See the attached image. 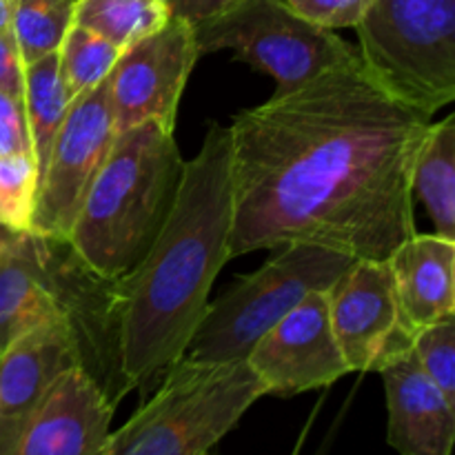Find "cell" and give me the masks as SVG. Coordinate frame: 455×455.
I'll use <instances>...</instances> for the list:
<instances>
[{"mask_svg":"<svg viewBox=\"0 0 455 455\" xmlns=\"http://www.w3.org/2000/svg\"><path fill=\"white\" fill-rule=\"evenodd\" d=\"M429 124L363 60L240 111L229 260L289 243L387 260L416 234L411 173Z\"/></svg>","mask_w":455,"mask_h":455,"instance_id":"1","label":"cell"},{"mask_svg":"<svg viewBox=\"0 0 455 455\" xmlns=\"http://www.w3.org/2000/svg\"><path fill=\"white\" fill-rule=\"evenodd\" d=\"M234 172L229 127L212 123L185 163L167 222L147 256L116 280L120 367L129 389L151 394L182 360L209 291L229 262Z\"/></svg>","mask_w":455,"mask_h":455,"instance_id":"2","label":"cell"},{"mask_svg":"<svg viewBox=\"0 0 455 455\" xmlns=\"http://www.w3.org/2000/svg\"><path fill=\"white\" fill-rule=\"evenodd\" d=\"M44 323L67 324L78 369L118 409L132 389L120 367L116 280L96 274L67 238L25 231L0 253V355Z\"/></svg>","mask_w":455,"mask_h":455,"instance_id":"3","label":"cell"},{"mask_svg":"<svg viewBox=\"0 0 455 455\" xmlns=\"http://www.w3.org/2000/svg\"><path fill=\"white\" fill-rule=\"evenodd\" d=\"M182 169L173 129L142 123L118 132L67 235L76 253L102 278L129 274L167 222Z\"/></svg>","mask_w":455,"mask_h":455,"instance_id":"4","label":"cell"},{"mask_svg":"<svg viewBox=\"0 0 455 455\" xmlns=\"http://www.w3.org/2000/svg\"><path fill=\"white\" fill-rule=\"evenodd\" d=\"M265 395L247 360H178L151 398L111 431L109 455H207Z\"/></svg>","mask_w":455,"mask_h":455,"instance_id":"5","label":"cell"},{"mask_svg":"<svg viewBox=\"0 0 455 455\" xmlns=\"http://www.w3.org/2000/svg\"><path fill=\"white\" fill-rule=\"evenodd\" d=\"M354 262L355 258L315 244L275 247L260 269L240 278L207 305L182 358L194 363L244 360L275 323L309 293L331 289Z\"/></svg>","mask_w":455,"mask_h":455,"instance_id":"6","label":"cell"},{"mask_svg":"<svg viewBox=\"0 0 455 455\" xmlns=\"http://www.w3.org/2000/svg\"><path fill=\"white\" fill-rule=\"evenodd\" d=\"M364 71L425 116L455 98V0H371L354 27Z\"/></svg>","mask_w":455,"mask_h":455,"instance_id":"7","label":"cell"},{"mask_svg":"<svg viewBox=\"0 0 455 455\" xmlns=\"http://www.w3.org/2000/svg\"><path fill=\"white\" fill-rule=\"evenodd\" d=\"M198 53L229 49L275 80L274 96L305 87L338 67L360 62L358 49L333 29L293 12L287 0H240L194 27Z\"/></svg>","mask_w":455,"mask_h":455,"instance_id":"8","label":"cell"},{"mask_svg":"<svg viewBox=\"0 0 455 455\" xmlns=\"http://www.w3.org/2000/svg\"><path fill=\"white\" fill-rule=\"evenodd\" d=\"M109 78L74 98L38 178L31 234L67 238L84 194L114 147Z\"/></svg>","mask_w":455,"mask_h":455,"instance_id":"9","label":"cell"},{"mask_svg":"<svg viewBox=\"0 0 455 455\" xmlns=\"http://www.w3.org/2000/svg\"><path fill=\"white\" fill-rule=\"evenodd\" d=\"M329 315L349 371H378L413 351L416 329L404 315L387 260H355L329 289Z\"/></svg>","mask_w":455,"mask_h":455,"instance_id":"10","label":"cell"},{"mask_svg":"<svg viewBox=\"0 0 455 455\" xmlns=\"http://www.w3.org/2000/svg\"><path fill=\"white\" fill-rule=\"evenodd\" d=\"M198 56L194 27L176 16L124 49L109 74L116 129L142 123L176 127L178 105Z\"/></svg>","mask_w":455,"mask_h":455,"instance_id":"11","label":"cell"},{"mask_svg":"<svg viewBox=\"0 0 455 455\" xmlns=\"http://www.w3.org/2000/svg\"><path fill=\"white\" fill-rule=\"evenodd\" d=\"M244 360L265 395L280 398L331 387L351 373L333 336L329 289L309 293L253 345Z\"/></svg>","mask_w":455,"mask_h":455,"instance_id":"12","label":"cell"},{"mask_svg":"<svg viewBox=\"0 0 455 455\" xmlns=\"http://www.w3.org/2000/svg\"><path fill=\"white\" fill-rule=\"evenodd\" d=\"M114 413L83 369H65L44 391L13 455H109Z\"/></svg>","mask_w":455,"mask_h":455,"instance_id":"13","label":"cell"},{"mask_svg":"<svg viewBox=\"0 0 455 455\" xmlns=\"http://www.w3.org/2000/svg\"><path fill=\"white\" fill-rule=\"evenodd\" d=\"M69 367H78V360L62 323L38 324L4 349L0 355V455L16 453L47 387Z\"/></svg>","mask_w":455,"mask_h":455,"instance_id":"14","label":"cell"},{"mask_svg":"<svg viewBox=\"0 0 455 455\" xmlns=\"http://www.w3.org/2000/svg\"><path fill=\"white\" fill-rule=\"evenodd\" d=\"M387 395V443L400 455H451L455 404L407 354L380 371Z\"/></svg>","mask_w":455,"mask_h":455,"instance_id":"15","label":"cell"},{"mask_svg":"<svg viewBox=\"0 0 455 455\" xmlns=\"http://www.w3.org/2000/svg\"><path fill=\"white\" fill-rule=\"evenodd\" d=\"M387 262L400 307L416 331L455 318V240L413 234Z\"/></svg>","mask_w":455,"mask_h":455,"instance_id":"16","label":"cell"},{"mask_svg":"<svg viewBox=\"0 0 455 455\" xmlns=\"http://www.w3.org/2000/svg\"><path fill=\"white\" fill-rule=\"evenodd\" d=\"M411 191L425 204L435 234L455 240V116L427 129L413 164Z\"/></svg>","mask_w":455,"mask_h":455,"instance_id":"17","label":"cell"},{"mask_svg":"<svg viewBox=\"0 0 455 455\" xmlns=\"http://www.w3.org/2000/svg\"><path fill=\"white\" fill-rule=\"evenodd\" d=\"M71 102H74V96L60 74L58 52L25 67L22 107H25L27 132H29L31 158H34L38 178L47 163L53 140L65 123Z\"/></svg>","mask_w":455,"mask_h":455,"instance_id":"18","label":"cell"},{"mask_svg":"<svg viewBox=\"0 0 455 455\" xmlns=\"http://www.w3.org/2000/svg\"><path fill=\"white\" fill-rule=\"evenodd\" d=\"M169 20L164 0H74V25L124 52Z\"/></svg>","mask_w":455,"mask_h":455,"instance_id":"19","label":"cell"},{"mask_svg":"<svg viewBox=\"0 0 455 455\" xmlns=\"http://www.w3.org/2000/svg\"><path fill=\"white\" fill-rule=\"evenodd\" d=\"M74 25V0H9V29L22 62L56 53Z\"/></svg>","mask_w":455,"mask_h":455,"instance_id":"20","label":"cell"},{"mask_svg":"<svg viewBox=\"0 0 455 455\" xmlns=\"http://www.w3.org/2000/svg\"><path fill=\"white\" fill-rule=\"evenodd\" d=\"M120 49L107 43L93 31L80 25H71L58 49L60 74L69 87L71 96H80L87 89L96 87L105 78H109L111 69L120 58Z\"/></svg>","mask_w":455,"mask_h":455,"instance_id":"21","label":"cell"},{"mask_svg":"<svg viewBox=\"0 0 455 455\" xmlns=\"http://www.w3.org/2000/svg\"><path fill=\"white\" fill-rule=\"evenodd\" d=\"M38 172L29 154L0 158V227L25 234L31 227Z\"/></svg>","mask_w":455,"mask_h":455,"instance_id":"22","label":"cell"},{"mask_svg":"<svg viewBox=\"0 0 455 455\" xmlns=\"http://www.w3.org/2000/svg\"><path fill=\"white\" fill-rule=\"evenodd\" d=\"M413 355L422 373L455 404V318L420 329Z\"/></svg>","mask_w":455,"mask_h":455,"instance_id":"23","label":"cell"},{"mask_svg":"<svg viewBox=\"0 0 455 455\" xmlns=\"http://www.w3.org/2000/svg\"><path fill=\"white\" fill-rule=\"evenodd\" d=\"M287 4L307 20L336 31L358 25L371 0H287Z\"/></svg>","mask_w":455,"mask_h":455,"instance_id":"24","label":"cell"},{"mask_svg":"<svg viewBox=\"0 0 455 455\" xmlns=\"http://www.w3.org/2000/svg\"><path fill=\"white\" fill-rule=\"evenodd\" d=\"M22 154L31 156L25 107L0 92V158Z\"/></svg>","mask_w":455,"mask_h":455,"instance_id":"25","label":"cell"},{"mask_svg":"<svg viewBox=\"0 0 455 455\" xmlns=\"http://www.w3.org/2000/svg\"><path fill=\"white\" fill-rule=\"evenodd\" d=\"M0 92L18 102L25 96V62L12 29L0 31Z\"/></svg>","mask_w":455,"mask_h":455,"instance_id":"26","label":"cell"},{"mask_svg":"<svg viewBox=\"0 0 455 455\" xmlns=\"http://www.w3.org/2000/svg\"><path fill=\"white\" fill-rule=\"evenodd\" d=\"M238 3L240 0H164L169 16L180 18V20L189 22L191 27L227 12Z\"/></svg>","mask_w":455,"mask_h":455,"instance_id":"27","label":"cell"},{"mask_svg":"<svg viewBox=\"0 0 455 455\" xmlns=\"http://www.w3.org/2000/svg\"><path fill=\"white\" fill-rule=\"evenodd\" d=\"M16 235H18L16 231H9V229H4V227H0V253L9 247V243H12Z\"/></svg>","mask_w":455,"mask_h":455,"instance_id":"28","label":"cell"},{"mask_svg":"<svg viewBox=\"0 0 455 455\" xmlns=\"http://www.w3.org/2000/svg\"><path fill=\"white\" fill-rule=\"evenodd\" d=\"M9 29V0H0V31Z\"/></svg>","mask_w":455,"mask_h":455,"instance_id":"29","label":"cell"}]
</instances>
